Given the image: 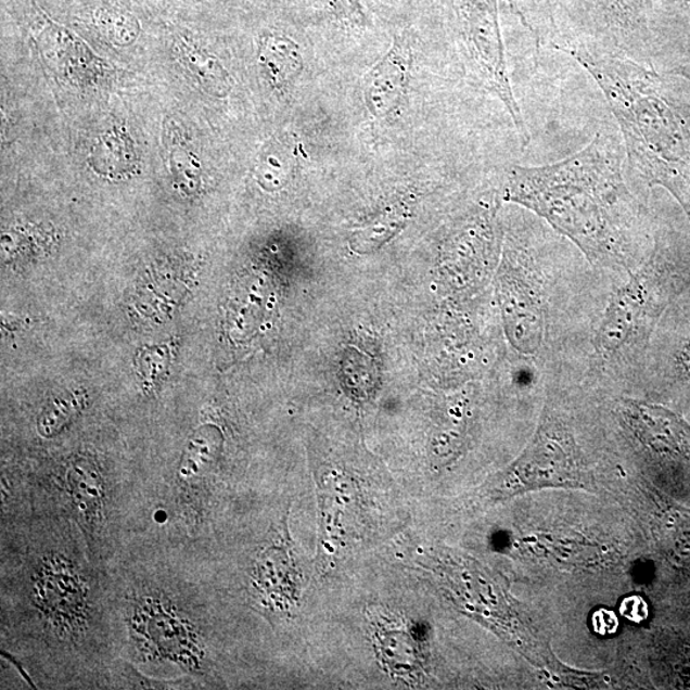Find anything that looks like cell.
Returning a JSON list of instances; mask_svg holds the SVG:
<instances>
[{
	"mask_svg": "<svg viewBox=\"0 0 690 690\" xmlns=\"http://www.w3.org/2000/svg\"><path fill=\"white\" fill-rule=\"evenodd\" d=\"M409 66L411 53L397 42L366 76L365 103L373 117L385 118L397 110L406 92Z\"/></svg>",
	"mask_w": 690,
	"mask_h": 690,
	"instance_id": "obj_9",
	"label": "cell"
},
{
	"mask_svg": "<svg viewBox=\"0 0 690 690\" xmlns=\"http://www.w3.org/2000/svg\"><path fill=\"white\" fill-rule=\"evenodd\" d=\"M294 157L291 150L282 145L265 151L258 167V178L264 184L274 181L284 186L292 176Z\"/></svg>",
	"mask_w": 690,
	"mask_h": 690,
	"instance_id": "obj_15",
	"label": "cell"
},
{
	"mask_svg": "<svg viewBox=\"0 0 690 690\" xmlns=\"http://www.w3.org/2000/svg\"><path fill=\"white\" fill-rule=\"evenodd\" d=\"M591 484L572 434L550 416L544 417L528 448L496 481L491 494L496 499H507L538 488H591Z\"/></svg>",
	"mask_w": 690,
	"mask_h": 690,
	"instance_id": "obj_3",
	"label": "cell"
},
{
	"mask_svg": "<svg viewBox=\"0 0 690 690\" xmlns=\"http://www.w3.org/2000/svg\"><path fill=\"white\" fill-rule=\"evenodd\" d=\"M170 162L173 170H175L178 182H181L186 189H196L199 186L200 165L196 157L191 151L184 150L182 145H173L170 150Z\"/></svg>",
	"mask_w": 690,
	"mask_h": 690,
	"instance_id": "obj_17",
	"label": "cell"
},
{
	"mask_svg": "<svg viewBox=\"0 0 690 690\" xmlns=\"http://www.w3.org/2000/svg\"><path fill=\"white\" fill-rule=\"evenodd\" d=\"M584 67L621 127L629 168L677 199L690 220V129L664 92L656 72L622 54L579 42L555 47Z\"/></svg>",
	"mask_w": 690,
	"mask_h": 690,
	"instance_id": "obj_2",
	"label": "cell"
},
{
	"mask_svg": "<svg viewBox=\"0 0 690 690\" xmlns=\"http://www.w3.org/2000/svg\"><path fill=\"white\" fill-rule=\"evenodd\" d=\"M178 58L208 93L215 97H227L232 91V78L213 55L196 48L189 41L178 39L176 42Z\"/></svg>",
	"mask_w": 690,
	"mask_h": 690,
	"instance_id": "obj_12",
	"label": "cell"
},
{
	"mask_svg": "<svg viewBox=\"0 0 690 690\" xmlns=\"http://www.w3.org/2000/svg\"><path fill=\"white\" fill-rule=\"evenodd\" d=\"M389 635L395 644H392L383 637L380 638L387 663L393 667H397L399 672L411 673L419 665L417 650H414L411 639L405 632L393 631Z\"/></svg>",
	"mask_w": 690,
	"mask_h": 690,
	"instance_id": "obj_16",
	"label": "cell"
},
{
	"mask_svg": "<svg viewBox=\"0 0 690 690\" xmlns=\"http://www.w3.org/2000/svg\"><path fill=\"white\" fill-rule=\"evenodd\" d=\"M614 136L599 133L564 161L510 167L502 199L528 208L577 244L589 260L627 263L635 206Z\"/></svg>",
	"mask_w": 690,
	"mask_h": 690,
	"instance_id": "obj_1",
	"label": "cell"
},
{
	"mask_svg": "<svg viewBox=\"0 0 690 690\" xmlns=\"http://www.w3.org/2000/svg\"><path fill=\"white\" fill-rule=\"evenodd\" d=\"M99 24L114 36H119V38H127V36H132L136 33L135 20L127 16L126 13L117 11L100 13Z\"/></svg>",
	"mask_w": 690,
	"mask_h": 690,
	"instance_id": "obj_18",
	"label": "cell"
},
{
	"mask_svg": "<svg viewBox=\"0 0 690 690\" xmlns=\"http://www.w3.org/2000/svg\"><path fill=\"white\" fill-rule=\"evenodd\" d=\"M593 628L602 636L614 632L617 628L616 616L606 610L599 611V613H596L593 616Z\"/></svg>",
	"mask_w": 690,
	"mask_h": 690,
	"instance_id": "obj_20",
	"label": "cell"
},
{
	"mask_svg": "<svg viewBox=\"0 0 690 690\" xmlns=\"http://www.w3.org/2000/svg\"><path fill=\"white\" fill-rule=\"evenodd\" d=\"M66 490L84 527L93 531L103 520L106 488L102 473L90 459L77 458L66 474Z\"/></svg>",
	"mask_w": 690,
	"mask_h": 690,
	"instance_id": "obj_10",
	"label": "cell"
},
{
	"mask_svg": "<svg viewBox=\"0 0 690 690\" xmlns=\"http://www.w3.org/2000/svg\"><path fill=\"white\" fill-rule=\"evenodd\" d=\"M652 271L651 263L632 276L615 294L596 336V347L603 355L616 354L631 343L652 316L653 304L656 301L653 292L657 288L656 277Z\"/></svg>",
	"mask_w": 690,
	"mask_h": 690,
	"instance_id": "obj_6",
	"label": "cell"
},
{
	"mask_svg": "<svg viewBox=\"0 0 690 690\" xmlns=\"http://www.w3.org/2000/svg\"><path fill=\"white\" fill-rule=\"evenodd\" d=\"M625 421L639 442L663 455H686L690 449V427L665 408L643 401H627Z\"/></svg>",
	"mask_w": 690,
	"mask_h": 690,
	"instance_id": "obj_8",
	"label": "cell"
},
{
	"mask_svg": "<svg viewBox=\"0 0 690 690\" xmlns=\"http://www.w3.org/2000/svg\"><path fill=\"white\" fill-rule=\"evenodd\" d=\"M408 210L405 206H394L385 212L371 225L357 230L352 235L350 248L358 254H369L378 250L381 244L389 241L398 230L406 225Z\"/></svg>",
	"mask_w": 690,
	"mask_h": 690,
	"instance_id": "obj_13",
	"label": "cell"
},
{
	"mask_svg": "<svg viewBox=\"0 0 690 690\" xmlns=\"http://www.w3.org/2000/svg\"><path fill=\"white\" fill-rule=\"evenodd\" d=\"M682 365L686 366V370L690 373V343L688 344L685 354H682Z\"/></svg>",
	"mask_w": 690,
	"mask_h": 690,
	"instance_id": "obj_22",
	"label": "cell"
},
{
	"mask_svg": "<svg viewBox=\"0 0 690 690\" xmlns=\"http://www.w3.org/2000/svg\"><path fill=\"white\" fill-rule=\"evenodd\" d=\"M258 56L266 76L276 89H284L291 85L304 69L298 46L285 36H265L258 49Z\"/></svg>",
	"mask_w": 690,
	"mask_h": 690,
	"instance_id": "obj_11",
	"label": "cell"
},
{
	"mask_svg": "<svg viewBox=\"0 0 690 690\" xmlns=\"http://www.w3.org/2000/svg\"><path fill=\"white\" fill-rule=\"evenodd\" d=\"M521 266L507 265L501 279V302L508 335L514 347L532 355L544 336V308L540 291Z\"/></svg>",
	"mask_w": 690,
	"mask_h": 690,
	"instance_id": "obj_7",
	"label": "cell"
},
{
	"mask_svg": "<svg viewBox=\"0 0 690 690\" xmlns=\"http://www.w3.org/2000/svg\"><path fill=\"white\" fill-rule=\"evenodd\" d=\"M136 649L146 660L200 672L205 652L201 632L170 599L146 592L135 599L127 621Z\"/></svg>",
	"mask_w": 690,
	"mask_h": 690,
	"instance_id": "obj_5",
	"label": "cell"
},
{
	"mask_svg": "<svg viewBox=\"0 0 690 690\" xmlns=\"http://www.w3.org/2000/svg\"><path fill=\"white\" fill-rule=\"evenodd\" d=\"M30 584L33 606L55 636L76 639L88 631L92 619L90 582L74 559L49 551L33 567Z\"/></svg>",
	"mask_w": 690,
	"mask_h": 690,
	"instance_id": "obj_4",
	"label": "cell"
},
{
	"mask_svg": "<svg viewBox=\"0 0 690 690\" xmlns=\"http://www.w3.org/2000/svg\"><path fill=\"white\" fill-rule=\"evenodd\" d=\"M622 615L627 617L628 621L635 623H642L649 616V606L646 601L639 596H630L623 601L621 606Z\"/></svg>",
	"mask_w": 690,
	"mask_h": 690,
	"instance_id": "obj_19",
	"label": "cell"
},
{
	"mask_svg": "<svg viewBox=\"0 0 690 690\" xmlns=\"http://www.w3.org/2000/svg\"><path fill=\"white\" fill-rule=\"evenodd\" d=\"M86 405L85 394H72L68 398L56 399L40 416L38 423L40 434L53 436L68 425L75 416L81 412Z\"/></svg>",
	"mask_w": 690,
	"mask_h": 690,
	"instance_id": "obj_14",
	"label": "cell"
},
{
	"mask_svg": "<svg viewBox=\"0 0 690 690\" xmlns=\"http://www.w3.org/2000/svg\"><path fill=\"white\" fill-rule=\"evenodd\" d=\"M673 75H678L680 77L687 78L690 81V64H686V66H681L672 71Z\"/></svg>",
	"mask_w": 690,
	"mask_h": 690,
	"instance_id": "obj_21",
	"label": "cell"
}]
</instances>
